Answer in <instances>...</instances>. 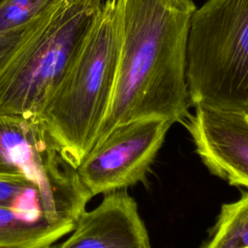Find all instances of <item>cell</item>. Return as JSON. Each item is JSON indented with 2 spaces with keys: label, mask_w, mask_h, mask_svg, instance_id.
Masks as SVG:
<instances>
[{
  "label": "cell",
  "mask_w": 248,
  "mask_h": 248,
  "mask_svg": "<svg viewBox=\"0 0 248 248\" xmlns=\"http://www.w3.org/2000/svg\"><path fill=\"white\" fill-rule=\"evenodd\" d=\"M122 41L110 104L96 143L131 121L162 118L184 122L192 106L187 43L192 0H116ZM94 147V146H93Z\"/></svg>",
  "instance_id": "1"
},
{
  "label": "cell",
  "mask_w": 248,
  "mask_h": 248,
  "mask_svg": "<svg viewBox=\"0 0 248 248\" xmlns=\"http://www.w3.org/2000/svg\"><path fill=\"white\" fill-rule=\"evenodd\" d=\"M121 41L118 2L105 0L39 117L77 169L95 145L108 112Z\"/></svg>",
  "instance_id": "2"
},
{
  "label": "cell",
  "mask_w": 248,
  "mask_h": 248,
  "mask_svg": "<svg viewBox=\"0 0 248 248\" xmlns=\"http://www.w3.org/2000/svg\"><path fill=\"white\" fill-rule=\"evenodd\" d=\"M105 0H54L0 64V115L40 117Z\"/></svg>",
  "instance_id": "3"
},
{
  "label": "cell",
  "mask_w": 248,
  "mask_h": 248,
  "mask_svg": "<svg viewBox=\"0 0 248 248\" xmlns=\"http://www.w3.org/2000/svg\"><path fill=\"white\" fill-rule=\"evenodd\" d=\"M186 78L195 108L248 111V0H207L196 8Z\"/></svg>",
  "instance_id": "4"
},
{
  "label": "cell",
  "mask_w": 248,
  "mask_h": 248,
  "mask_svg": "<svg viewBox=\"0 0 248 248\" xmlns=\"http://www.w3.org/2000/svg\"><path fill=\"white\" fill-rule=\"evenodd\" d=\"M0 176L32 182L74 223L93 197L38 117L0 115Z\"/></svg>",
  "instance_id": "5"
},
{
  "label": "cell",
  "mask_w": 248,
  "mask_h": 248,
  "mask_svg": "<svg viewBox=\"0 0 248 248\" xmlns=\"http://www.w3.org/2000/svg\"><path fill=\"white\" fill-rule=\"evenodd\" d=\"M170 126L162 118H145L112 129L78 168L84 186L95 196L143 180Z\"/></svg>",
  "instance_id": "6"
},
{
  "label": "cell",
  "mask_w": 248,
  "mask_h": 248,
  "mask_svg": "<svg viewBox=\"0 0 248 248\" xmlns=\"http://www.w3.org/2000/svg\"><path fill=\"white\" fill-rule=\"evenodd\" d=\"M184 124L209 171L231 185L248 188L246 113L196 107Z\"/></svg>",
  "instance_id": "7"
},
{
  "label": "cell",
  "mask_w": 248,
  "mask_h": 248,
  "mask_svg": "<svg viewBox=\"0 0 248 248\" xmlns=\"http://www.w3.org/2000/svg\"><path fill=\"white\" fill-rule=\"evenodd\" d=\"M57 248H151L135 200L126 191L106 194L101 203L84 211L72 234Z\"/></svg>",
  "instance_id": "8"
},
{
  "label": "cell",
  "mask_w": 248,
  "mask_h": 248,
  "mask_svg": "<svg viewBox=\"0 0 248 248\" xmlns=\"http://www.w3.org/2000/svg\"><path fill=\"white\" fill-rule=\"evenodd\" d=\"M73 222L33 221L17 211L0 206V247H36L54 244L72 232Z\"/></svg>",
  "instance_id": "9"
},
{
  "label": "cell",
  "mask_w": 248,
  "mask_h": 248,
  "mask_svg": "<svg viewBox=\"0 0 248 248\" xmlns=\"http://www.w3.org/2000/svg\"><path fill=\"white\" fill-rule=\"evenodd\" d=\"M0 206L12 208L33 221L71 222L60 217L36 185L22 178L0 176Z\"/></svg>",
  "instance_id": "10"
},
{
  "label": "cell",
  "mask_w": 248,
  "mask_h": 248,
  "mask_svg": "<svg viewBox=\"0 0 248 248\" xmlns=\"http://www.w3.org/2000/svg\"><path fill=\"white\" fill-rule=\"evenodd\" d=\"M202 248H248V192L222 205L211 237Z\"/></svg>",
  "instance_id": "11"
},
{
  "label": "cell",
  "mask_w": 248,
  "mask_h": 248,
  "mask_svg": "<svg viewBox=\"0 0 248 248\" xmlns=\"http://www.w3.org/2000/svg\"><path fill=\"white\" fill-rule=\"evenodd\" d=\"M54 0H0V36L24 29Z\"/></svg>",
  "instance_id": "12"
},
{
  "label": "cell",
  "mask_w": 248,
  "mask_h": 248,
  "mask_svg": "<svg viewBox=\"0 0 248 248\" xmlns=\"http://www.w3.org/2000/svg\"><path fill=\"white\" fill-rule=\"evenodd\" d=\"M22 31L23 29L0 36V64L19 40Z\"/></svg>",
  "instance_id": "13"
},
{
  "label": "cell",
  "mask_w": 248,
  "mask_h": 248,
  "mask_svg": "<svg viewBox=\"0 0 248 248\" xmlns=\"http://www.w3.org/2000/svg\"><path fill=\"white\" fill-rule=\"evenodd\" d=\"M58 244H51L46 246H36V247H0V248H57Z\"/></svg>",
  "instance_id": "14"
},
{
  "label": "cell",
  "mask_w": 248,
  "mask_h": 248,
  "mask_svg": "<svg viewBox=\"0 0 248 248\" xmlns=\"http://www.w3.org/2000/svg\"><path fill=\"white\" fill-rule=\"evenodd\" d=\"M246 117H247V119H248V111L246 112Z\"/></svg>",
  "instance_id": "15"
}]
</instances>
